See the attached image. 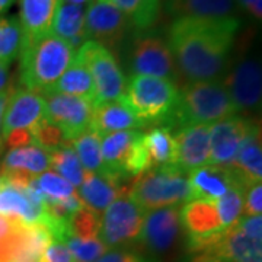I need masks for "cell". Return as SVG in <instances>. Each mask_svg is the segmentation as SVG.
<instances>
[{"label": "cell", "instance_id": "1", "mask_svg": "<svg viewBox=\"0 0 262 262\" xmlns=\"http://www.w3.org/2000/svg\"><path fill=\"white\" fill-rule=\"evenodd\" d=\"M237 18H177L169 29L168 47L177 72L189 82L219 80L227 70Z\"/></svg>", "mask_w": 262, "mask_h": 262}, {"label": "cell", "instance_id": "2", "mask_svg": "<svg viewBox=\"0 0 262 262\" xmlns=\"http://www.w3.org/2000/svg\"><path fill=\"white\" fill-rule=\"evenodd\" d=\"M76 50L64 39L47 34L37 39H25L20 53V83L27 91L50 94L67 67L73 63Z\"/></svg>", "mask_w": 262, "mask_h": 262}, {"label": "cell", "instance_id": "3", "mask_svg": "<svg viewBox=\"0 0 262 262\" xmlns=\"http://www.w3.org/2000/svg\"><path fill=\"white\" fill-rule=\"evenodd\" d=\"M237 114L225 83L189 82L178 94V101L169 122L179 127L188 124H206L232 118Z\"/></svg>", "mask_w": 262, "mask_h": 262}, {"label": "cell", "instance_id": "4", "mask_svg": "<svg viewBox=\"0 0 262 262\" xmlns=\"http://www.w3.org/2000/svg\"><path fill=\"white\" fill-rule=\"evenodd\" d=\"M179 91L169 79L133 75L127 80L122 102L141 125L169 121L178 101Z\"/></svg>", "mask_w": 262, "mask_h": 262}, {"label": "cell", "instance_id": "5", "mask_svg": "<svg viewBox=\"0 0 262 262\" xmlns=\"http://www.w3.org/2000/svg\"><path fill=\"white\" fill-rule=\"evenodd\" d=\"M128 195L146 213L192 200L187 172L172 165L143 172L134 178Z\"/></svg>", "mask_w": 262, "mask_h": 262}, {"label": "cell", "instance_id": "6", "mask_svg": "<svg viewBox=\"0 0 262 262\" xmlns=\"http://www.w3.org/2000/svg\"><path fill=\"white\" fill-rule=\"evenodd\" d=\"M139 130L117 131L101 139L103 172L113 178H137L150 169V160Z\"/></svg>", "mask_w": 262, "mask_h": 262}, {"label": "cell", "instance_id": "7", "mask_svg": "<svg viewBox=\"0 0 262 262\" xmlns=\"http://www.w3.org/2000/svg\"><path fill=\"white\" fill-rule=\"evenodd\" d=\"M94 82L95 105L121 99L127 88V77L118 66L111 50L95 41H86L76 50Z\"/></svg>", "mask_w": 262, "mask_h": 262}, {"label": "cell", "instance_id": "8", "mask_svg": "<svg viewBox=\"0 0 262 262\" xmlns=\"http://www.w3.org/2000/svg\"><path fill=\"white\" fill-rule=\"evenodd\" d=\"M146 211L128 194L118 196L103 211L99 239L108 248H118L140 239Z\"/></svg>", "mask_w": 262, "mask_h": 262}, {"label": "cell", "instance_id": "9", "mask_svg": "<svg viewBox=\"0 0 262 262\" xmlns=\"http://www.w3.org/2000/svg\"><path fill=\"white\" fill-rule=\"evenodd\" d=\"M46 99V118L64 133L69 143L91 128L94 103L73 95L50 92Z\"/></svg>", "mask_w": 262, "mask_h": 262}, {"label": "cell", "instance_id": "10", "mask_svg": "<svg viewBox=\"0 0 262 262\" xmlns=\"http://www.w3.org/2000/svg\"><path fill=\"white\" fill-rule=\"evenodd\" d=\"M130 27V20L113 5L95 0L91 2L84 15V31L88 41L99 42L103 47L120 46Z\"/></svg>", "mask_w": 262, "mask_h": 262}, {"label": "cell", "instance_id": "11", "mask_svg": "<svg viewBox=\"0 0 262 262\" xmlns=\"http://www.w3.org/2000/svg\"><path fill=\"white\" fill-rule=\"evenodd\" d=\"M131 70L134 75L175 80L178 75L168 42L158 35L137 38L131 51Z\"/></svg>", "mask_w": 262, "mask_h": 262}, {"label": "cell", "instance_id": "12", "mask_svg": "<svg viewBox=\"0 0 262 262\" xmlns=\"http://www.w3.org/2000/svg\"><path fill=\"white\" fill-rule=\"evenodd\" d=\"M253 121L234 115L210 125V160L208 165L232 169L239 147Z\"/></svg>", "mask_w": 262, "mask_h": 262}, {"label": "cell", "instance_id": "13", "mask_svg": "<svg viewBox=\"0 0 262 262\" xmlns=\"http://www.w3.org/2000/svg\"><path fill=\"white\" fill-rule=\"evenodd\" d=\"M226 89L236 111L258 110L262 99V72L255 58H242L226 79Z\"/></svg>", "mask_w": 262, "mask_h": 262}, {"label": "cell", "instance_id": "14", "mask_svg": "<svg viewBox=\"0 0 262 262\" xmlns=\"http://www.w3.org/2000/svg\"><path fill=\"white\" fill-rule=\"evenodd\" d=\"M173 166L184 172L208 165L210 160V125L188 124L173 134Z\"/></svg>", "mask_w": 262, "mask_h": 262}, {"label": "cell", "instance_id": "15", "mask_svg": "<svg viewBox=\"0 0 262 262\" xmlns=\"http://www.w3.org/2000/svg\"><path fill=\"white\" fill-rule=\"evenodd\" d=\"M46 118L44 96L27 89L12 91L2 122V139L13 131L28 130Z\"/></svg>", "mask_w": 262, "mask_h": 262}, {"label": "cell", "instance_id": "16", "mask_svg": "<svg viewBox=\"0 0 262 262\" xmlns=\"http://www.w3.org/2000/svg\"><path fill=\"white\" fill-rule=\"evenodd\" d=\"M179 232V210L175 207H165L146 213L140 241L151 252L163 253L173 246Z\"/></svg>", "mask_w": 262, "mask_h": 262}, {"label": "cell", "instance_id": "17", "mask_svg": "<svg viewBox=\"0 0 262 262\" xmlns=\"http://www.w3.org/2000/svg\"><path fill=\"white\" fill-rule=\"evenodd\" d=\"M204 253L222 262H262V241L248 236L236 222Z\"/></svg>", "mask_w": 262, "mask_h": 262}, {"label": "cell", "instance_id": "18", "mask_svg": "<svg viewBox=\"0 0 262 262\" xmlns=\"http://www.w3.org/2000/svg\"><path fill=\"white\" fill-rule=\"evenodd\" d=\"M230 175L234 184L244 191L255 184H261L262 179V149H261V128L252 122L249 131L246 133L242 144L239 147Z\"/></svg>", "mask_w": 262, "mask_h": 262}, {"label": "cell", "instance_id": "19", "mask_svg": "<svg viewBox=\"0 0 262 262\" xmlns=\"http://www.w3.org/2000/svg\"><path fill=\"white\" fill-rule=\"evenodd\" d=\"M128 194L127 187H121L118 179L111 175L101 173H84L83 182L80 184L77 195L83 206L99 215L103 213L110 204L115 201L118 196Z\"/></svg>", "mask_w": 262, "mask_h": 262}, {"label": "cell", "instance_id": "20", "mask_svg": "<svg viewBox=\"0 0 262 262\" xmlns=\"http://www.w3.org/2000/svg\"><path fill=\"white\" fill-rule=\"evenodd\" d=\"M181 226L185 229L188 237H203L223 232L215 201L191 200L179 211Z\"/></svg>", "mask_w": 262, "mask_h": 262}, {"label": "cell", "instance_id": "21", "mask_svg": "<svg viewBox=\"0 0 262 262\" xmlns=\"http://www.w3.org/2000/svg\"><path fill=\"white\" fill-rule=\"evenodd\" d=\"M192 200L217 201L225 195L227 189L236 185L229 169H222L206 165L188 172Z\"/></svg>", "mask_w": 262, "mask_h": 262}, {"label": "cell", "instance_id": "22", "mask_svg": "<svg viewBox=\"0 0 262 262\" xmlns=\"http://www.w3.org/2000/svg\"><path fill=\"white\" fill-rule=\"evenodd\" d=\"M141 127V122L133 115L128 106L122 102V99L94 106L91 128L96 131L101 137L117 131L139 130Z\"/></svg>", "mask_w": 262, "mask_h": 262}, {"label": "cell", "instance_id": "23", "mask_svg": "<svg viewBox=\"0 0 262 262\" xmlns=\"http://www.w3.org/2000/svg\"><path fill=\"white\" fill-rule=\"evenodd\" d=\"M60 0H20L19 24L25 39H37L51 34V25Z\"/></svg>", "mask_w": 262, "mask_h": 262}, {"label": "cell", "instance_id": "24", "mask_svg": "<svg viewBox=\"0 0 262 262\" xmlns=\"http://www.w3.org/2000/svg\"><path fill=\"white\" fill-rule=\"evenodd\" d=\"M166 10L175 18H236V0H166Z\"/></svg>", "mask_w": 262, "mask_h": 262}, {"label": "cell", "instance_id": "25", "mask_svg": "<svg viewBox=\"0 0 262 262\" xmlns=\"http://www.w3.org/2000/svg\"><path fill=\"white\" fill-rule=\"evenodd\" d=\"M84 15L86 10L83 6H77L60 0L53 19L51 34L64 39L75 50L79 48L88 41L84 31Z\"/></svg>", "mask_w": 262, "mask_h": 262}, {"label": "cell", "instance_id": "26", "mask_svg": "<svg viewBox=\"0 0 262 262\" xmlns=\"http://www.w3.org/2000/svg\"><path fill=\"white\" fill-rule=\"evenodd\" d=\"M2 170H24L31 175H41L50 169V151L38 146L9 150L0 162Z\"/></svg>", "mask_w": 262, "mask_h": 262}, {"label": "cell", "instance_id": "27", "mask_svg": "<svg viewBox=\"0 0 262 262\" xmlns=\"http://www.w3.org/2000/svg\"><path fill=\"white\" fill-rule=\"evenodd\" d=\"M51 92H58V94H67L84 98L95 105V92L94 82L89 75L86 66L77 60L75 56L73 63L67 67L63 76L58 79L56 86L53 88Z\"/></svg>", "mask_w": 262, "mask_h": 262}, {"label": "cell", "instance_id": "28", "mask_svg": "<svg viewBox=\"0 0 262 262\" xmlns=\"http://www.w3.org/2000/svg\"><path fill=\"white\" fill-rule=\"evenodd\" d=\"M143 141L149 156L150 168L173 166L175 143L170 127L162 125L151 128L149 133L143 134Z\"/></svg>", "mask_w": 262, "mask_h": 262}, {"label": "cell", "instance_id": "29", "mask_svg": "<svg viewBox=\"0 0 262 262\" xmlns=\"http://www.w3.org/2000/svg\"><path fill=\"white\" fill-rule=\"evenodd\" d=\"M121 10L128 18L130 25L140 31L149 29L158 20L162 0H102Z\"/></svg>", "mask_w": 262, "mask_h": 262}, {"label": "cell", "instance_id": "30", "mask_svg": "<svg viewBox=\"0 0 262 262\" xmlns=\"http://www.w3.org/2000/svg\"><path fill=\"white\" fill-rule=\"evenodd\" d=\"M25 44V34L15 16H0V63L10 66L19 58Z\"/></svg>", "mask_w": 262, "mask_h": 262}, {"label": "cell", "instance_id": "31", "mask_svg": "<svg viewBox=\"0 0 262 262\" xmlns=\"http://www.w3.org/2000/svg\"><path fill=\"white\" fill-rule=\"evenodd\" d=\"M101 136L92 128H88L80 136H77L70 144L80 160L84 172L89 173H101L103 172L102 155H101Z\"/></svg>", "mask_w": 262, "mask_h": 262}, {"label": "cell", "instance_id": "32", "mask_svg": "<svg viewBox=\"0 0 262 262\" xmlns=\"http://www.w3.org/2000/svg\"><path fill=\"white\" fill-rule=\"evenodd\" d=\"M50 169L70 182L73 187H80L84 178V169L80 165L76 151L72 146H66L50 151Z\"/></svg>", "mask_w": 262, "mask_h": 262}, {"label": "cell", "instance_id": "33", "mask_svg": "<svg viewBox=\"0 0 262 262\" xmlns=\"http://www.w3.org/2000/svg\"><path fill=\"white\" fill-rule=\"evenodd\" d=\"M67 227H69V237L72 236L79 239H94L99 236L101 217L83 206L75 214L69 217Z\"/></svg>", "mask_w": 262, "mask_h": 262}, {"label": "cell", "instance_id": "34", "mask_svg": "<svg viewBox=\"0 0 262 262\" xmlns=\"http://www.w3.org/2000/svg\"><path fill=\"white\" fill-rule=\"evenodd\" d=\"M244 194L245 191L237 185H232L227 189L225 195L215 201L219 217L223 229H227L234 225L241 217L244 210Z\"/></svg>", "mask_w": 262, "mask_h": 262}, {"label": "cell", "instance_id": "35", "mask_svg": "<svg viewBox=\"0 0 262 262\" xmlns=\"http://www.w3.org/2000/svg\"><path fill=\"white\" fill-rule=\"evenodd\" d=\"M64 244L73 258V262H95L110 249L99 237L79 239L70 236L66 239Z\"/></svg>", "mask_w": 262, "mask_h": 262}, {"label": "cell", "instance_id": "36", "mask_svg": "<svg viewBox=\"0 0 262 262\" xmlns=\"http://www.w3.org/2000/svg\"><path fill=\"white\" fill-rule=\"evenodd\" d=\"M31 134L34 139V144L48 151L70 146V143L66 139L64 133L60 130L56 124L48 121L47 118H42L38 124H35L31 128Z\"/></svg>", "mask_w": 262, "mask_h": 262}, {"label": "cell", "instance_id": "37", "mask_svg": "<svg viewBox=\"0 0 262 262\" xmlns=\"http://www.w3.org/2000/svg\"><path fill=\"white\" fill-rule=\"evenodd\" d=\"M35 184L44 195V200H61L76 192L75 187L70 182H67L56 172L50 170L42 172L38 178H35Z\"/></svg>", "mask_w": 262, "mask_h": 262}, {"label": "cell", "instance_id": "38", "mask_svg": "<svg viewBox=\"0 0 262 262\" xmlns=\"http://www.w3.org/2000/svg\"><path fill=\"white\" fill-rule=\"evenodd\" d=\"M262 213V185L255 184L249 187L244 194V210L242 215H261Z\"/></svg>", "mask_w": 262, "mask_h": 262}, {"label": "cell", "instance_id": "39", "mask_svg": "<svg viewBox=\"0 0 262 262\" xmlns=\"http://www.w3.org/2000/svg\"><path fill=\"white\" fill-rule=\"evenodd\" d=\"M41 262H73L67 246L63 242H50L42 253Z\"/></svg>", "mask_w": 262, "mask_h": 262}, {"label": "cell", "instance_id": "40", "mask_svg": "<svg viewBox=\"0 0 262 262\" xmlns=\"http://www.w3.org/2000/svg\"><path fill=\"white\" fill-rule=\"evenodd\" d=\"M95 262H147L144 258H141L140 255L131 251H125V249H117V251H111L102 255L99 259Z\"/></svg>", "mask_w": 262, "mask_h": 262}, {"label": "cell", "instance_id": "41", "mask_svg": "<svg viewBox=\"0 0 262 262\" xmlns=\"http://www.w3.org/2000/svg\"><path fill=\"white\" fill-rule=\"evenodd\" d=\"M239 9L248 12L253 18L261 20L262 18V0H236Z\"/></svg>", "mask_w": 262, "mask_h": 262}, {"label": "cell", "instance_id": "42", "mask_svg": "<svg viewBox=\"0 0 262 262\" xmlns=\"http://www.w3.org/2000/svg\"><path fill=\"white\" fill-rule=\"evenodd\" d=\"M12 91L13 89L9 88V89L0 92V144H2V122H3V115H5V111H6V106H8V102H9Z\"/></svg>", "mask_w": 262, "mask_h": 262}, {"label": "cell", "instance_id": "43", "mask_svg": "<svg viewBox=\"0 0 262 262\" xmlns=\"http://www.w3.org/2000/svg\"><path fill=\"white\" fill-rule=\"evenodd\" d=\"M9 66L0 63V92L9 89Z\"/></svg>", "mask_w": 262, "mask_h": 262}, {"label": "cell", "instance_id": "44", "mask_svg": "<svg viewBox=\"0 0 262 262\" xmlns=\"http://www.w3.org/2000/svg\"><path fill=\"white\" fill-rule=\"evenodd\" d=\"M189 262H222V261L215 259L214 256H210V255H207V253H195V255L192 256V259H191Z\"/></svg>", "mask_w": 262, "mask_h": 262}, {"label": "cell", "instance_id": "45", "mask_svg": "<svg viewBox=\"0 0 262 262\" xmlns=\"http://www.w3.org/2000/svg\"><path fill=\"white\" fill-rule=\"evenodd\" d=\"M15 0H0V15H3L5 12L10 9V6L13 5Z\"/></svg>", "mask_w": 262, "mask_h": 262}, {"label": "cell", "instance_id": "46", "mask_svg": "<svg viewBox=\"0 0 262 262\" xmlns=\"http://www.w3.org/2000/svg\"><path fill=\"white\" fill-rule=\"evenodd\" d=\"M67 3H72V5H77V6H83L84 3L91 2V0H64Z\"/></svg>", "mask_w": 262, "mask_h": 262}, {"label": "cell", "instance_id": "47", "mask_svg": "<svg viewBox=\"0 0 262 262\" xmlns=\"http://www.w3.org/2000/svg\"><path fill=\"white\" fill-rule=\"evenodd\" d=\"M0 153H2V144H0Z\"/></svg>", "mask_w": 262, "mask_h": 262}, {"label": "cell", "instance_id": "48", "mask_svg": "<svg viewBox=\"0 0 262 262\" xmlns=\"http://www.w3.org/2000/svg\"><path fill=\"white\" fill-rule=\"evenodd\" d=\"M0 173H2V169H0Z\"/></svg>", "mask_w": 262, "mask_h": 262}]
</instances>
